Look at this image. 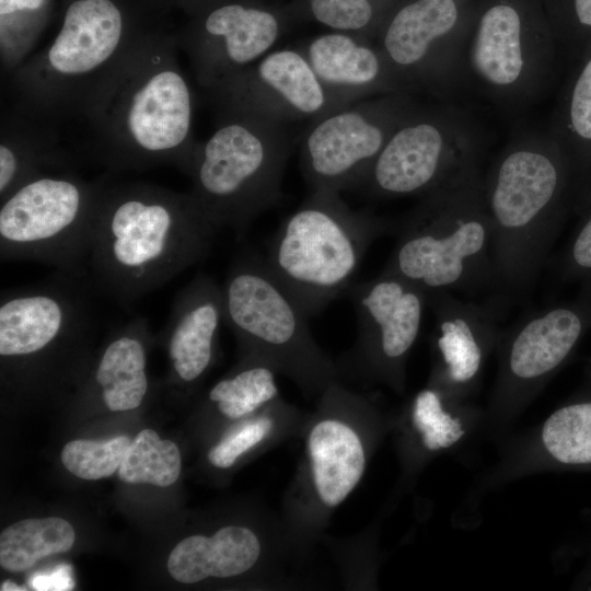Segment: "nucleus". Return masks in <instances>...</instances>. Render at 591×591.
I'll return each instance as SVG.
<instances>
[{
    "mask_svg": "<svg viewBox=\"0 0 591 591\" xmlns=\"http://www.w3.org/2000/svg\"><path fill=\"white\" fill-rule=\"evenodd\" d=\"M217 230L190 194L105 181L93 223L89 279L128 305L204 259Z\"/></svg>",
    "mask_w": 591,
    "mask_h": 591,
    "instance_id": "1",
    "label": "nucleus"
},
{
    "mask_svg": "<svg viewBox=\"0 0 591 591\" xmlns=\"http://www.w3.org/2000/svg\"><path fill=\"white\" fill-rule=\"evenodd\" d=\"M175 39L153 32L80 117L86 153L111 172L175 165L189 173L192 93Z\"/></svg>",
    "mask_w": 591,
    "mask_h": 591,
    "instance_id": "2",
    "label": "nucleus"
},
{
    "mask_svg": "<svg viewBox=\"0 0 591 591\" xmlns=\"http://www.w3.org/2000/svg\"><path fill=\"white\" fill-rule=\"evenodd\" d=\"M496 278L522 290L538 275L570 208L576 174L555 139L525 140L499 158L483 183Z\"/></svg>",
    "mask_w": 591,
    "mask_h": 591,
    "instance_id": "3",
    "label": "nucleus"
},
{
    "mask_svg": "<svg viewBox=\"0 0 591 591\" xmlns=\"http://www.w3.org/2000/svg\"><path fill=\"white\" fill-rule=\"evenodd\" d=\"M152 33L115 0H73L53 42L10 74L14 105L58 126L80 118Z\"/></svg>",
    "mask_w": 591,
    "mask_h": 591,
    "instance_id": "4",
    "label": "nucleus"
},
{
    "mask_svg": "<svg viewBox=\"0 0 591 591\" xmlns=\"http://www.w3.org/2000/svg\"><path fill=\"white\" fill-rule=\"evenodd\" d=\"M426 291L472 292L496 279L483 182L473 165L430 192L384 267Z\"/></svg>",
    "mask_w": 591,
    "mask_h": 591,
    "instance_id": "5",
    "label": "nucleus"
},
{
    "mask_svg": "<svg viewBox=\"0 0 591 591\" xmlns=\"http://www.w3.org/2000/svg\"><path fill=\"white\" fill-rule=\"evenodd\" d=\"M224 324L247 356L269 362L304 391H324L336 367L313 339L308 314L268 268L264 256L237 257L221 286Z\"/></svg>",
    "mask_w": 591,
    "mask_h": 591,
    "instance_id": "6",
    "label": "nucleus"
},
{
    "mask_svg": "<svg viewBox=\"0 0 591 591\" xmlns=\"http://www.w3.org/2000/svg\"><path fill=\"white\" fill-rule=\"evenodd\" d=\"M386 230L380 219L316 202L281 224L264 259L310 317L346 293L369 246Z\"/></svg>",
    "mask_w": 591,
    "mask_h": 591,
    "instance_id": "7",
    "label": "nucleus"
},
{
    "mask_svg": "<svg viewBox=\"0 0 591 591\" xmlns=\"http://www.w3.org/2000/svg\"><path fill=\"white\" fill-rule=\"evenodd\" d=\"M105 181L50 171L16 187L0 200L1 260L38 262L89 277L93 223Z\"/></svg>",
    "mask_w": 591,
    "mask_h": 591,
    "instance_id": "8",
    "label": "nucleus"
},
{
    "mask_svg": "<svg viewBox=\"0 0 591 591\" xmlns=\"http://www.w3.org/2000/svg\"><path fill=\"white\" fill-rule=\"evenodd\" d=\"M190 195L219 229L241 236L265 200L267 157L263 142L239 123L220 127L196 150Z\"/></svg>",
    "mask_w": 591,
    "mask_h": 591,
    "instance_id": "9",
    "label": "nucleus"
},
{
    "mask_svg": "<svg viewBox=\"0 0 591 591\" xmlns=\"http://www.w3.org/2000/svg\"><path fill=\"white\" fill-rule=\"evenodd\" d=\"M345 294L357 317V358L371 374L398 384L420 332L427 291L383 270L373 279L354 282Z\"/></svg>",
    "mask_w": 591,
    "mask_h": 591,
    "instance_id": "10",
    "label": "nucleus"
},
{
    "mask_svg": "<svg viewBox=\"0 0 591 591\" xmlns=\"http://www.w3.org/2000/svg\"><path fill=\"white\" fill-rule=\"evenodd\" d=\"M349 391L335 381L323 391L320 419L305 441L308 485L324 509L344 502L361 480L367 453L358 429L345 418Z\"/></svg>",
    "mask_w": 591,
    "mask_h": 591,
    "instance_id": "11",
    "label": "nucleus"
},
{
    "mask_svg": "<svg viewBox=\"0 0 591 591\" xmlns=\"http://www.w3.org/2000/svg\"><path fill=\"white\" fill-rule=\"evenodd\" d=\"M591 329V292L533 312L517 323L507 339L505 375L528 387L559 369Z\"/></svg>",
    "mask_w": 591,
    "mask_h": 591,
    "instance_id": "12",
    "label": "nucleus"
},
{
    "mask_svg": "<svg viewBox=\"0 0 591 591\" xmlns=\"http://www.w3.org/2000/svg\"><path fill=\"white\" fill-rule=\"evenodd\" d=\"M472 150L440 127L420 123L397 131L371 171L378 190L389 195L431 192L473 165Z\"/></svg>",
    "mask_w": 591,
    "mask_h": 591,
    "instance_id": "13",
    "label": "nucleus"
},
{
    "mask_svg": "<svg viewBox=\"0 0 591 591\" xmlns=\"http://www.w3.org/2000/svg\"><path fill=\"white\" fill-rule=\"evenodd\" d=\"M224 323L221 286L206 274L195 276L175 297L164 335L174 376L197 382L211 366Z\"/></svg>",
    "mask_w": 591,
    "mask_h": 591,
    "instance_id": "14",
    "label": "nucleus"
},
{
    "mask_svg": "<svg viewBox=\"0 0 591 591\" xmlns=\"http://www.w3.org/2000/svg\"><path fill=\"white\" fill-rule=\"evenodd\" d=\"M552 48L531 46L519 12L500 3L482 15L468 49V61L485 88L508 95L530 85L529 81L540 69L541 56L552 57Z\"/></svg>",
    "mask_w": 591,
    "mask_h": 591,
    "instance_id": "15",
    "label": "nucleus"
},
{
    "mask_svg": "<svg viewBox=\"0 0 591 591\" xmlns=\"http://www.w3.org/2000/svg\"><path fill=\"white\" fill-rule=\"evenodd\" d=\"M427 306L433 314V341L444 379L454 385L470 383L497 334L496 306L463 300L447 290L427 291Z\"/></svg>",
    "mask_w": 591,
    "mask_h": 591,
    "instance_id": "16",
    "label": "nucleus"
},
{
    "mask_svg": "<svg viewBox=\"0 0 591 591\" xmlns=\"http://www.w3.org/2000/svg\"><path fill=\"white\" fill-rule=\"evenodd\" d=\"M0 135V200L39 174L74 169L76 157L63 149L58 125L14 104L2 112Z\"/></svg>",
    "mask_w": 591,
    "mask_h": 591,
    "instance_id": "17",
    "label": "nucleus"
},
{
    "mask_svg": "<svg viewBox=\"0 0 591 591\" xmlns=\"http://www.w3.org/2000/svg\"><path fill=\"white\" fill-rule=\"evenodd\" d=\"M263 552L258 535L243 525H227L211 536L192 535L181 541L167 560L170 575L182 583L207 578H231L252 569Z\"/></svg>",
    "mask_w": 591,
    "mask_h": 591,
    "instance_id": "18",
    "label": "nucleus"
},
{
    "mask_svg": "<svg viewBox=\"0 0 591 591\" xmlns=\"http://www.w3.org/2000/svg\"><path fill=\"white\" fill-rule=\"evenodd\" d=\"M148 324L143 316L125 323L112 335L100 355L93 381L103 403L112 412L138 408L148 393Z\"/></svg>",
    "mask_w": 591,
    "mask_h": 591,
    "instance_id": "19",
    "label": "nucleus"
},
{
    "mask_svg": "<svg viewBox=\"0 0 591 591\" xmlns=\"http://www.w3.org/2000/svg\"><path fill=\"white\" fill-rule=\"evenodd\" d=\"M381 130L357 113L324 120L308 139L310 167L321 181H338L381 152Z\"/></svg>",
    "mask_w": 591,
    "mask_h": 591,
    "instance_id": "20",
    "label": "nucleus"
},
{
    "mask_svg": "<svg viewBox=\"0 0 591 591\" xmlns=\"http://www.w3.org/2000/svg\"><path fill=\"white\" fill-rule=\"evenodd\" d=\"M578 59L560 103L554 136L575 170L577 213L591 195V47Z\"/></svg>",
    "mask_w": 591,
    "mask_h": 591,
    "instance_id": "21",
    "label": "nucleus"
},
{
    "mask_svg": "<svg viewBox=\"0 0 591 591\" xmlns=\"http://www.w3.org/2000/svg\"><path fill=\"white\" fill-rule=\"evenodd\" d=\"M456 21L454 0H418L395 15L385 34V49L397 65H415L434 40L453 31Z\"/></svg>",
    "mask_w": 591,
    "mask_h": 591,
    "instance_id": "22",
    "label": "nucleus"
},
{
    "mask_svg": "<svg viewBox=\"0 0 591 591\" xmlns=\"http://www.w3.org/2000/svg\"><path fill=\"white\" fill-rule=\"evenodd\" d=\"M204 31L212 42L221 43L222 60L241 66L269 48L278 34L276 19L268 12L225 4L211 11Z\"/></svg>",
    "mask_w": 591,
    "mask_h": 591,
    "instance_id": "23",
    "label": "nucleus"
},
{
    "mask_svg": "<svg viewBox=\"0 0 591 591\" xmlns=\"http://www.w3.org/2000/svg\"><path fill=\"white\" fill-rule=\"evenodd\" d=\"M74 540L72 525L61 518L22 520L1 532L0 565L10 571L26 570L43 557L68 552Z\"/></svg>",
    "mask_w": 591,
    "mask_h": 591,
    "instance_id": "24",
    "label": "nucleus"
},
{
    "mask_svg": "<svg viewBox=\"0 0 591 591\" xmlns=\"http://www.w3.org/2000/svg\"><path fill=\"white\" fill-rule=\"evenodd\" d=\"M276 372L269 362L247 356L239 370L212 386L208 399L227 418H250L278 399Z\"/></svg>",
    "mask_w": 591,
    "mask_h": 591,
    "instance_id": "25",
    "label": "nucleus"
},
{
    "mask_svg": "<svg viewBox=\"0 0 591 591\" xmlns=\"http://www.w3.org/2000/svg\"><path fill=\"white\" fill-rule=\"evenodd\" d=\"M542 441L555 462L591 466V393L556 409L544 422Z\"/></svg>",
    "mask_w": 591,
    "mask_h": 591,
    "instance_id": "26",
    "label": "nucleus"
},
{
    "mask_svg": "<svg viewBox=\"0 0 591 591\" xmlns=\"http://www.w3.org/2000/svg\"><path fill=\"white\" fill-rule=\"evenodd\" d=\"M181 474V453L170 440H162L151 429L141 430L130 441L118 477L128 484H151L167 487Z\"/></svg>",
    "mask_w": 591,
    "mask_h": 591,
    "instance_id": "27",
    "label": "nucleus"
},
{
    "mask_svg": "<svg viewBox=\"0 0 591 591\" xmlns=\"http://www.w3.org/2000/svg\"><path fill=\"white\" fill-rule=\"evenodd\" d=\"M309 54L315 72L332 83L363 84L379 72L374 53L345 35L329 34L315 39Z\"/></svg>",
    "mask_w": 591,
    "mask_h": 591,
    "instance_id": "28",
    "label": "nucleus"
},
{
    "mask_svg": "<svg viewBox=\"0 0 591 591\" xmlns=\"http://www.w3.org/2000/svg\"><path fill=\"white\" fill-rule=\"evenodd\" d=\"M258 73L298 109L313 113L322 107V88L310 66L297 53L282 50L269 55L262 61Z\"/></svg>",
    "mask_w": 591,
    "mask_h": 591,
    "instance_id": "29",
    "label": "nucleus"
},
{
    "mask_svg": "<svg viewBox=\"0 0 591 591\" xmlns=\"http://www.w3.org/2000/svg\"><path fill=\"white\" fill-rule=\"evenodd\" d=\"M130 441L127 436L106 441L73 440L63 447L61 461L79 478L101 479L118 471Z\"/></svg>",
    "mask_w": 591,
    "mask_h": 591,
    "instance_id": "30",
    "label": "nucleus"
},
{
    "mask_svg": "<svg viewBox=\"0 0 591 591\" xmlns=\"http://www.w3.org/2000/svg\"><path fill=\"white\" fill-rule=\"evenodd\" d=\"M412 418L424 445L430 451L448 448L464 434L460 420L443 410L440 395L432 389L417 394Z\"/></svg>",
    "mask_w": 591,
    "mask_h": 591,
    "instance_id": "31",
    "label": "nucleus"
},
{
    "mask_svg": "<svg viewBox=\"0 0 591 591\" xmlns=\"http://www.w3.org/2000/svg\"><path fill=\"white\" fill-rule=\"evenodd\" d=\"M278 399L266 412L251 416L230 430L208 452L209 462L219 468L231 467L236 460L266 440L274 430V409Z\"/></svg>",
    "mask_w": 591,
    "mask_h": 591,
    "instance_id": "32",
    "label": "nucleus"
},
{
    "mask_svg": "<svg viewBox=\"0 0 591 591\" xmlns=\"http://www.w3.org/2000/svg\"><path fill=\"white\" fill-rule=\"evenodd\" d=\"M578 215L580 220L564 250L559 271L564 280L591 292V195Z\"/></svg>",
    "mask_w": 591,
    "mask_h": 591,
    "instance_id": "33",
    "label": "nucleus"
},
{
    "mask_svg": "<svg viewBox=\"0 0 591 591\" xmlns=\"http://www.w3.org/2000/svg\"><path fill=\"white\" fill-rule=\"evenodd\" d=\"M311 8L320 22L343 30L360 28L372 15L368 0H311Z\"/></svg>",
    "mask_w": 591,
    "mask_h": 591,
    "instance_id": "34",
    "label": "nucleus"
},
{
    "mask_svg": "<svg viewBox=\"0 0 591 591\" xmlns=\"http://www.w3.org/2000/svg\"><path fill=\"white\" fill-rule=\"evenodd\" d=\"M576 28L568 38L567 50L579 58L591 47V0H572Z\"/></svg>",
    "mask_w": 591,
    "mask_h": 591,
    "instance_id": "35",
    "label": "nucleus"
},
{
    "mask_svg": "<svg viewBox=\"0 0 591 591\" xmlns=\"http://www.w3.org/2000/svg\"><path fill=\"white\" fill-rule=\"evenodd\" d=\"M47 0H0L1 32L14 24L21 15L39 13Z\"/></svg>",
    "mask_w": 591,
    "mask_h": 591,
    "instance_id": "36",
    "label": "nucleus"
},
{
    "mask_svg": "<svg viewBox=\"0 0 591 591\" xmlns=\"http://www.w3.org/2000/svg\"><path fill=\"white\" fill-rule=\"evenodd\" d=\"M30 584L34 590H71L73 580L69 566H59L48 573L32 577Z\"/></svg>",
    "mask_w": 591,
    "mask_h": 591,
    "instance_id": "37",
    "label": "nucleus"
},
{
    "mask_svg": "<svg viewBox=\"0 0 591 591\" xmlns=\"http://www.w3.org/2000/svg\"><path fill=\"white\" fill-rule=\"evenodd\" d=\"M1 591H24L26 590V588H23L21 586H18L16 583L10 581V580H7L4 581L2 584H1Z\"/></svg>",
    "mask_w": 591,
    "mask_h": 591,
    "instance_id": "38",
    "label": "nucleus"
},
{
    "mask_svg": "<svg viewBox=\"0 0 591 591\" xmlns=\"http://www.w3.org/2000/svg\"><path fill=\"white\" fill-rule=\"evenodd\" d=\"M589 368H590V373H591V363H590V367H589Z\"/></svg>",
    "mask_w": 591,
    "mask_h": 591,
    "instance_id": "39",
    "label": "nucleus"
}]
</instances>
